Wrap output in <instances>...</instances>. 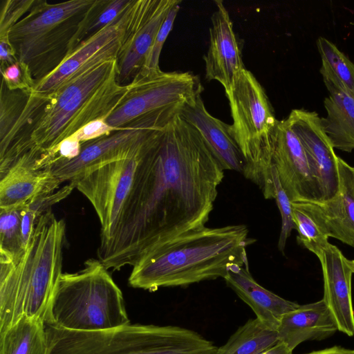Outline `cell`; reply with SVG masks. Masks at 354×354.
<instances>
[{
    "mask_svg": "<svg viewBox=\"0 0 354 354\" xmlns=\"http://www.w3.org/2000/svg\"><path fill=\"white\" fill-rule=\"evenodd\" d=\"M271 173L274 187V199L281 216V228L277 246L280 252H283L287 240L292 230L296 229V227L293 220L291 201L282 187L276 169L272 165Z\"/></svg>",
    "mask_w": 354,
    "mask_h": 354,
    "instance_id": "4dcf8cb0",
    "label": "cell"
},
{
    "mask_svg": "<svg viewBox=\"0 0 354 354\" xmlns=\"http://www.w3.org/2000/svg\"><path fill=\"white\" fill-rule=\"evenodd\" d=\"M223 178L199 132L178 114L145 148L116 227L99 244L98 259L106 269L119 270L205 227Z\"/></svg>",
    "mask_w": 354,
    "mask_h": 354,
    "instance_id": "6da1fadb",
    "label": "cell"
},
{
    "mask_svg": "<svg viewBox=\"0 0 354 354\" xmlns=\"http://www.w3.org/2000/svg\"><path fill=\"white\" fill-rule=\"evenodd\" d=\"M338 189L324 201H296L328 237L354 247V167L338 157Z\"/></svg>",
    "mask_w": 354,
    "mask_h": 354,
    "instance_id": "9a60e30c",
    "label": "cell"
},
{
    "mask_svg": "<svg viewBox=\"0 0 354 354\" xmlns=\"http://www.w3.org/2000/svg\"><path fill=\"white\" fill-rule=\"evenodd\" d=\"M46 354H216L218 347L180 326L127 324L93 332L45 324Z\"/></svg>",
    "mask_w": 354,
    "mask_h": 354,
    "instance_id": "277c9868",
    "label": "cell"
},
{
    "mask_svg": "<svg viewBox=\"0 0 354 354\" xmlns=\"http://www.w3.org/2000/svg\"><path fill=\"white\" fill-rule=\"evenodd\" d=\"M270 164L291 202L321 201L304 147L286 119L278 120L272 132Z\"/></svg>",
    "mask_w": 354,
    "mask_h": 354,
    "instance_id": "4fadbf2b",
    "label": "cell"
},
{
    "mask_svg": "<svg viewBox=\"0 0 354 354\" xmlns=\"http://www.w3.org/2000/svg\"><path fill=\"white\" fill-rule=\"evenodd\" d=\"M329 95L324 102L326 117L321 118L324 131L333 148L354 149V95L343 87L324 81Z\"/></svg>",
    "mask_w": 354,
    "mask_h": 354,
    "instance_id": "7402d4cb",
    "label": "cell"
},
{
    "mask_svg": "<svg viewBox=\"0 0 354 354\" xmlns=\"http://www.w3.org/2000/svg\"><path fill=\"white\" fill-rule=\"evenodd\" d=\"M181 1H178L169 11L162 22L153 45L147 56L143 67L138 72L143 75H150L161 71L159 67V59L162 48L167 36L172 29L176 15L180 9Z\"/></svg>",
    "mask_w": 354,
    "mask_h": 354,
    "instance_id": "f546056e",
    "label": "cell"
},
{
    "mask_svg": "<svg viewBox=\"0 0 354 354\" xmlns=\"http://www.w3.org/2000/svg\"><path fill=\"white\" fill-rule=\"evenodd\" d=\"M149 142L140 151L91 168L71 181L96 212L101 224L100 243L107 241L116 227L139 160Z\"/></svg>",
    "mask_w": 354,
    "mask_h": 354,
    "instance_id": "30bf717a",
    "label": "cell"
},
{
    "mask_svg": "<svg viewBox=\"0 0 354 354\" xmlns=\"http://www.w3.org/2000/svg\"><path fill=\"white\" fill-rule=\"evenodd\" d=\"M2 82L10 90L31 91L35 82L28 68L23 64L17 62L1 70Z\"/></svg>",
    "mask_w": 354,
    "mask_h": 354,
    "instance_id": "d6a6232c",
    "label": "cell"
},
{
    "mask_svg": "<svg viewBox=\"0 0 354 354\" xmlns=\"http://www.w3.org/2000/svg\"><path fill=\"white\" fill-rule=\"evenodd\" d=\"M348 265L354 274V260H348Z\"/></svg>",
    "mask_w": 354,
    "mask_h": 354,
    "instance_id": "8d00e7d4",
    "label": "cell"
},
{
    "mask_svg": "<svg viewBox=\"0 0 354 354\" xmlns=\"http://www.w3.org/2000/svg\"><path fill=\"white\" fill-rule=\"evenodd\" d=\"M323 272V299L332 314L339 331L354 336V309L351 295L353 271L348 260L329 243L317 257Z\"/></svg>",
    "mask_w": 354,
    "mask_h": 354,
    "instance_id": "e0dca14e",
    "label": "cell"
},
{
    "mask_svg": "<svg viewBox=\"0 0 354 354\" xmlns=\"http://www.w3.org/2000/svg\"><path fill=\"white\" fill-rule=\"evenodd\" d=\"M60 184L48 170L17 162L0 176V210L24 207Z\"/></svg>",
    "mask_w": 354,
    "mask_h": 354,
    "instance_id": "ffe728a7",
    "label": "cell"
},
{
    "mask_svg": "<svg viewBox=\"0 0 354 354\" xmlns=\"http://www.w3.org/2000/svg\"><path fill=\"white\" fill-rule=\"evenodd\" d=\"M45 324L93 332L119 328L130 320L121 290L103 263L91 258L80 270L62 273Z\"/></svg>",
    "mask_w": 354,
    "mask_h": 354,
    "instance_id": "5b68a950",
    "label": "cell"
},
{
    "mask_svg": "<svg viewBox=\"0 0 354 354\" xmlns=\"http://www.w3.org/2000/svg\"><path fill=\"white\" fill-rule=\"evenodd\" d=\"M133 0L111 24L79 45L49 75L37 82L30 95L47 98L70 80L102 62L118 59Z\"/></svg>",
    "mask_w": 354,
    "mask_h": 354,
    "instance_id": "8fae6325",
    "label": "cell"
},
{
    "mask_svg": "<svg viewBox=\"0 0 354 354\" xmlns=\"http://www.w3.org/2000/svg\"><path fill=\"white\" fill-rule=\"evenodd\" d=\"M178 1L133 0L117 59V81L120 84H129L143 67L162 22Z\"/></svg>",
    "mask_w": 354,
    "mask_h": 354,
    "instance_id": "7c38bea8",
    "label": "cell"
},
{
    "mask_svg": "<svg viewBox=\"0 0 354 354\" xmlns=\"http://www.w3.org/2000/svg\"><path fill=\"white\" fill-rule=\"evenodd\" d=\"M279 342L277 333L266 327L257 318L240 326L216 354H258Z\"/></svg>",
    "mask_w": 354,
    "mask_h": 354,
    "instance_id": "cb8c5ba5",
    "label": "cell"
},
{
    "mask_svg": "<svg viewBox=\"0 0 354 354\" xmlns=\"http://www.w3.org/2000/svg\"><path fill=\"white\" fill-rule=\"evenodd\" d=\"M292 352L285 344L278 342L274 346L258 354H292Z\"/></svg>",
    "mask_w": 354,
    "mask_h": 354,
    "instance_id": "d590c367",
    "label": "cell"
},
{
    "mask_svg": "<svg viewBox=\"0 0 354 354\" xmlns=\"http://www.w3.org/2000/svg\"><path fill=\"white\" fill-rule=\"evenodd\" d=\"M293 220L298 235V242L318 257L330 243L313 216L297 202H291Z\"/></svg>",
    "mask_w": 354,
    "mask_h": 354,
    "instance_id": "4316f807",
    "label": "cell"
},
{
    "mask_svg": "<svg viewBox=\"0 0 354 354\" xmlns=\"http://www.w3.org/2000/svg\"><path fill=\"white\" fill-rule=\"evenodd\" d=\"M316 44L324 81L340 86L354 95V64L326 38L319 37Z\"/></svg>",
    "mask_w": 354,
    "mask_h": 354,
    "instance_id": "484cf974",
    "label": "cell"
},
{
    "mask_svg": "<svg viewBox=\"0 0 354 354\" xmlns=\"http://www.w3.org/2000/svg\"><path fill=\"white\" fill-rule=\"evenodd\" d=\"M23 208L0 210V255L13 257L25 248L21 232Z\"/></svg>",
    "mask_w": 354,
    "mask_h": 354,
    "instance_id": "83f0119b",
    "label": "cell"
},
{
    "mask_svg": "<svg viewBox=\"0 0 354 354\" xmlns=\"http://www.w3.org/2000/svg\"><path fill=\"white\" fill-rule=\"evenodd\" d=\"M214 3L216 10L211 17L209 46L203 57L205 78L218 81L226 93L245 68L228 11L222 1L216 0Z\"/></svg>",
    "mask_w": 354,
    "mask_h": 354,
    "instance_id": "2e32d148",
    "label": "cell"
},
{
    "mask_svg": "<svg viewBox=\"0 0 354 354\" xmlns=\"http://www.w3.org/2000/svg\"><path fill=\"white\" fill-rule=\"evenodd\" d=\"M131 1V0H95L71 40L66 55L115 21L125 10Z\"/></svg>",
    "mask_w": 354,
    "mask_h": 354,
    "instance_id": "d4e9b609",
    "label": "cell"
},
{
    "mask_svg": "<svg viewBox=\"0 0 354 354\" xmlns=\"http://www.w3.org/2000/svg\"><path fill=\"white\" fill-rule=\"evenodd\" d=\"M45 323L23 317L0 333V354H46Z\"/></svg>",
    "mask_w": 354,
    "mask_h": 354,
    "instance_id": "603a6c76",
    "label": "cell"
},
{
    "mask_svg": "<svg viewBox=\"0 0 354 354\" xmlns=\"http://www.w3.org/2000/svg\"><path fill=\"white\" fill-rule=\"evenodd\" d=\"M95 0L57 3L36 1L8 32L18 61L29 70L35 84L66 57L68 45Z\"/></svg>",
    "mask_w": 354,
    "mask_h": 354,
    "instance_id": "8992f818",
    "label": "cell"
},
{
    "mask_svg": "<svg viewBox=\"0 0 354 354\" xmlns=\"http://www.w3.org/2000/svg\"><path fill=\"white\" fill-rule=\"evenodd\" d=\"M1 70L17 62L15 50L9 40L0 39Z\"/></svg>",
    "mask_w": 354,
    "mask_h": 354,
    "instance_id": "e575fe53",
    "label": "cell"
},
{
    "mask_svg": "<svg viewBox=\"0 0 354 354\" xmlns=\"http://www.w3.org/2000/svg\"><path fill=\"white\" fill-rule=\"evenodd\" d=\"M245 225L206 226L185 233L143 254L132 266L129 283L151 292L224 278L233 265L248 266Z\"/></svg>",
    "mask_w": 354,
    "mask_h": 354,
    "instance_id": "7a4b0ae2",
    "label": "cell"
},
{
    "mask_svg": "<svg viewBox=\"0 0 354 354\" xmlns=\"http://www.w3.org/2000/svg\"><path fill=\"white\" fill-rule=\"evenodd\" d=\"M180 115L199 132L224 170L243 174L246 162L233 136L232 124L212 115L201 95L186 104Z\"/></svg>",
    "mask_w": 354,
    "mask_h": 354,
    "instance_id": "ac0fdd59",
    "label": "cell"
},
{
    "mask_svg": "<svg viewBox=\"0 0 354 354\" xmlns=\"http://www.w3.org/2000/svg\"><path fill=\"white\" fill-rule=\"evenodd\" d=\"M225 95L233 120V136L246 162L243 174L259 187L265 198H274L270 141L278 120L265 90L245 68Z\"/></svg>",
    "mask_w": 354,
    "mask_h": 354,
    "instance_id": "52a82bcc",
    "label": "cell"
},
{
    "mask_svg": "<svg viewBox=\"0 0 354 354\" xmlns=\"http://www.w3.org/2000/svg\"><path fill=\"white\" fill-rule=\"evenodd\" d=\"M35 0H5L0 12V39H8V32L32 8Z\"/></svg>",
    "mask_w": 354,
    "mask_h": 354,
    "instance_id": "1f68e13d",
    "label": "cell"
},
{
    "mask_svg": "<svg viewBox=\"0 0 354 354\" xmlns=\"http://www.w3.org/2000/svg\"><path fill=\"white\" fill-rule=\"evenodd\" d=\"M175 116L164 113L140 118L109 135L82 143L80 152L75 158L55 161L43 169L61 183L73 181L91 168L140 151Z\"/></svg>",
    "mask_w": 354,
    "mask_h": 354,
    "instance_id": "9c48e42d",
    "label": "cell"
},
{
    "mask_svg": "<svg viewBox=\"0 0 354 354\" xmlns=\"http://www.w3.org/2000/svg\"><path fill=\"white\" fill-rule=\"evenodd\" d=\"M223 279L238 297L250 307L256 318L270 330L277 331L283 315L299 306L259 284L250 274L248 266H230Z\"/></svg>",
    "mask_w": 354,
    "mask_h": 354,
    "instance_id": "d6986e66",
    "label": "cell"
},
{
    "mask_svg": "<svg viewBox=\"0 0 354 354\" xmlns=\"http://www.w3.org/2000/svg\"><path fill=\"white\" fill-rule=\"evenodd\" d=\"M128 91L105 122L122 128L143 117L167 112H180L201 95L203 87L192 72L137 73L128 84Z\"/></svg>",
    "mask_w": 354,
    "mask_h": 354,
    "instance_id": "ba28073f",
    "label": "cell"
},
{
    "mask_svg": "<svg viewBox=\"0 0 354 354\" xmlns=\"http://www.w3.org/2000/svg\"><path fill=\"white\" fill-rule=\"evenodd\" d=\"M66 223L50 209L37 216L24 250L0 255V333L23 317L47 322L62 274Z\"/></svg>",
    "mask_w": 354,
    "mask_h": 354,
    "instance_id": "3957f363",
    "label": "cell"
},
{
    "mask_svg": "<svg viewBox=\"0 0 354 354\" xmlns=\"http://www.w3.org/2000/svg\"><path fill=\"white\" fill-rule=\"evenodd\" d=\"M30 92L9 90L2 82L0 103V139L12 129L28 102Z\"/></svg>",
    "mask_w": 354,
    "mask_h": 354,
    "instance_id": "f1b7e54d",
    "label": "cell"
},
{
    "mask_svg": "<svg viewBox=\"0 0 354 354\" xmlns=\"http://www.w3.org/2000/svg\"><path fill=\"white\" fill-rule=\"evenodd\" d=\"M301 142L318 184L321 201L333 198L338 189V156L315 111L293 109L286 118Z\"/></svg>",
    "mask_w": 354,
    "mask_h": 354,
    "instance_id": "5bb4252c",
    "label": "cell"
},
{
    "mask_svg": "<svg viewBox=\"0 0 354 354\" xmlns=\"http://www.w3.org/2000/svg\"><path fill=\"white\" fill-rule=\"evenodd\" d=\"M120 129L109 125L104 120H97L86 124L69 138L84 143L109 135Z\"/></svg>",
    "mask_w": 354,
    "mask_h": 354,
    "instance_id": "836d02e7",
    "label": "cell"
},
{
    "mask_svg": "<svg viewBox=\"0 0 354 354\" xmlns=\"http://www.w3.org/2000/svg\"><path fill=\"white\" fill-rule=\"evenodd\" d=\"M335 321L324 299L299 305L281 317L277 333L279 342L292 351L307 340H321L334 334Z\"/></svg>",
    "mask_w": 354,
    "mask_h": 354,
    "instance_id": "44dd1931",
    "label": "cell"
}]
</instances>
